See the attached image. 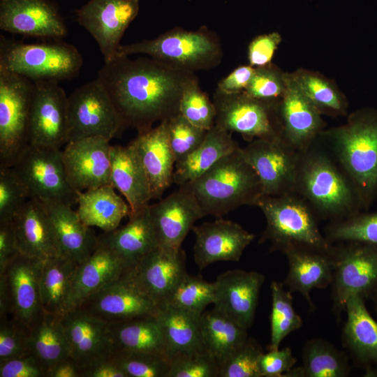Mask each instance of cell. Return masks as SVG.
I'll use <instances>...</instances> for the list:
<instances>
[{
    "mask_svg": "<svg viewBox=\"0 0 377 377\" xmlns=\"http://www.w3.org/2000/svg\"><path fill=\"white\" fill-rule=\"evenodd\" d=\"M109 326L113 353H144L168 357L163 333L156 314L110 323Z\"/></svg>",
    "mask_w": 377,
    "mask_h": 377,
    "instance_id": "cell-36",
    "label": "cell"
},
{
    "mask_svg": "<svg viewBox=\"0 0 377 377\" xmlns=\"http://www.w3.org/2000/svg\"><path fill=\"white\" fill-rule=\"evenodd\" d=\"M77 307L110 324L155 315L158 305L124 274L88 297Z\"/></svg>",
    "mask_w": 377,
    "mask_h": 377,
    "instance_id": "cell-21",
    "label": "cell"
},
{
    "mask_svg": "<svg viewBox=\"0 0 377 377\" xmlns=\"http://www.w3.org/2000/svg\"><path fill=\"white\" fill-rule=\"evenodd\" d=\"M149 209L158 246L168 249H181L195 222L205 216L195 197L182 186Z\"/></svg>",
    "mask_w": 377,
    "mask_h": 377,
    "instance_id": "cell-22",
    "label": "cell"
},
{
    "mask_svg": "<svg viewBox=\"0 0 377 377\" xmlns=\"http://www.w3.org/2000/svg\"><path fill=\"white\" fill-rule=\"evenodd\" d=\"M263 350L257 341L248 337L219 368V377H260L259 360Z\"/></svg>",
    "mask_w": 377,
    "mask_h": 377,
    "instance_id": "cell-51",
    "label": "cell"
},
{
    "mask_svg": "<svg viewBox=\"0 0 377 377\" xmlns=\"http://www.w3.org/2000/svg\"><path fill=\"white\" fill-rule=\"evenodd\" d=\"M192 230L194 260L200 269L219 261H238L255 237L239 224L223 219L193 226Z\"/></svg>",
    "mask_w": 377,
    "mask_h": 377,
    "instance_id": "cell-24",
    "label": "cell"
},
{
    "mask_svg": "<svg viewBox=\"0 0 377 377\" xmlns=\"http://www.w3.org/2000/svg\"><path fill=\"white\" fill-rule=\"evenodd\" d=\"M156 316L161 328L168 359L178 353L204 349L200 316L167 304L158 306Z\"/></svg>",
    "mask_w": 377,
    "mask_h": 377,
    "instance_id": "cell-38",
    "label": "cell"
},
{
    "mask_svg": "<svg viewBox=\"0 0 377 377\" xmlns=\"http://www.w3.org/2000/svg\"><path fill=\"white\" fill-rule=\"evenodd\" d=\"M110 141L97 135L66 144L61 158L67 181L73 190L84 191L110 184Z\"/></svg>",
    "mask_w": 377,
    "mask_h": 377,
    "instance_id": "cell-16",
    "label": "cell"
},
{
    "mask_svg": "<svg viewBox=\"0 0 377 377\" xmlns=\"http://www.w3.org/2000/svg\"><path fill=\"white\" fill-rule=\"evenodd\" d=\"M28 348L46 374L59 362L71 357L61 316L44 313L29 329Z\"/></svg>",
    "mask_w": 377,
    "mask_h": 377,
    "instance_id": "cell-40",
    "label": "cell"
},
{
    "mask_svg": "<svg viewBox=\"0 0 377 377\" xmlns=\"http://www.w3.org/2000/svg\"><path fill=\"white\" fill-rule=\"evenodd\" d=\"M325 236L331 244L357 242L377 247V212H360L332 221L326 228Z\"/></svg>",
    "mask_w": 377,
    "mask_h": 377,
    "instance_id": "cell-45",
    "label": "cell"
},
{
    "mask_svg": "<svg viewBox=\"0 0 377 377\" xmlns=\"http://www.w3.org/2000/svg\"><path fill=\"white\" fill-rule=\"evenodd\" d=\"M239 147L232 133L214 124L207 131L202 144L176 163L173 183L180 186L195 180L219 159Z\"/></svg>",
    "mask_w": 377,
    "mask_h": 377,
    "instance_id": "cell-35",
    "label": "cell"
},
{
    "mask_svg": "<svg viewBox=\"0 0 377 377\" xmlns=\"http://www.w3.org/2000/svg\"><path fill=\"white\" fill-rule=\"evenodd\" d=\"M283 253L288 263L283 285L290 292L302 294L310 308L315 309L311 291L314 288H325L332 282L334 265L330 250L320 251L306 248H291Z\"/></svg>",
    "mask_w": 377,
    "mask_h": 377,
    "instance_id": "cell-29",
    "label": "cell"
},
{
    "mask_svg": "<svg viewBox=\"0 0 377 377\" xmlns=\"http://www.w3.org/2000/svg\"><path fill=\"white\" fill-rule=\"evenodd\" d=\"M290 74L302 92L322 114L338 116L346 113V99L333 82L304 69Z\"/></svg>",
    "mask_w": 377,
    "mask_h": 377,
    "instance_id": "cell-42",
    "label": "cell"
},
{
    "mask_svg": "<svg viewBox=\"0 0 377 377\" xmlns=\"http://www.w3.org/2000/svg\"><path fill=\"white\" fill-rule=\"evenodd\" d=\"M28 199L27 189L13 167L0 168V221L12 220Z\"/></svg>",
    "mask_w": 377,
    "mask_h": 377,
    "instance_id": "cell-52",
    "label": "cell"
},
{
    "mask_svg": "<svg viewBox=\"0 0 377 377\" xmlns=\"http://www.w3.org/2000/svg\"><path fill=\"white\" fill-rule=\"evenodd\" d=\"M149 206L131 214L126 225L98 237V242L113 251L129 268L158 246Z\"/></svg>",
    "mask_w": 377,
    "mask_h": 377,
    "instance_id": "cell-32",
    "label": "cell"
},
{
    "mask_svg": "<svg viewBox=\"0 0 377 377\" xmlns=\"http://www.w3.org/2000/svg\"><path fill=\"white\" fill-rule=\"evenodd\" d=\"M29 329L12 318L0 320V363L29 354Z\"/></svg>",
    "mask_w": 377,
    "mask_h": 377,
    "instance_id": "cell-53",
    "label": "cell"
},
{
    "mask_svg": "<svg viewBox=\"0 0 377 377\" xmlns=\"http://www.w3.org/2000/svg\"><path fill=\"white\" fill-rule=\"evenodd\" d=\"M168 377H218L219 365L204 349L181 353L170 359Z\"/></svg>",
    "mask_w": 377,
    "mask_h": 377,
    "instance_id": "cell-50",
    "label": "cell"
},
{
    "mask_svg": "<svg viewBox=\"0 0 377 377\" xmlns=\"http://www.w3.org/2000/svg\"><path fill=\"white\" fill-rule=\"evenodd\" d=\"M19 253L13 221H0V274Z\"/></svg>",
    "mask_w": 377,
    "mask_h": 377,
    "instance_id": "cell-57",
    "label": "cell"
},
{
    "mask_svg": "<svg viewBox=\"0 0 377 377\" xmlns=\"http://www.w3.org/2000/svg\"><path fill=\"white\" fill-rule=\"evenodd\" d=\"M12 304L10 290L5 274H0V320L11 317Z\"/></svg>",
    "mask_w": 377,
    "mask_h": 377,
    "instance_id": "cell-61",
    "label": "cell"
},
{
    "mask_svg": "<svg viewBox=\"0 0 377 377\" xmlns=\"http://www.w3.org/2000/svg\"><path fill=\"white\" fill-rule=\"evenodd\" d=\"M296 358L290 348L269 350L264 352L259 360L260 377H283L294 367Z\"/></svg>",
    "mask_w": 377,
    "mask_h": 377,
    "instance_id": "cell-55",
    "label": "cell"
},
{
    "mask_svg": "<svg viewBox=\"0 0 377 377\" xmlns=\"http://www.w3.org/2000/svg\"><path fill=\"white\" fill-rule=\"evenodd\" d=\"M143 54L174 69L195 73L209 70L222 61L220 38L202 26L194 31L175 27L152 39L121 45L118 55Z\"/></svg>",
    "mask_w": 377,
    "mask_h": 377,
    "instance_id": "cell-5",
    "label": "cell"
},
{
    "mask_svg": "<svg viewBox=\"0 0 377 377\" xmlns=\"http://www.w3.org/2000/svg\"><path fill=\"white\" fill-rule=\"evenodd\" d=\"M346 322L343 341L354 360L364 369L377 366V322L360 295L350 297L346 304Z\"/></svg>",
    "mask_w": 377,
    "mask_h": 377,
    "instance_id": "cell-33",
    "label": "cell"
},
{
    "mask_svg": "<svg viewBox=\"0 0 377 377\" xmlns=\"http://www.w3.org/2000/svg\"><path fill=\"white\" fill-rule=\"evenodd\" d=\"M82 64L77 48L61 40L27 43L0 36V68L33 82L72 80Z\"/></svg>",
    "mask_w": 377,
    "mask_h": 377,
    "instance_id": "cell-7",
    "label": "cell"
},
{
    "mask_svg": "<svg viewBox=\"0 0 377 377\" xmlns=\"http://www.w3.org/2000/svg\"><path fill=\"white\" fill-rule=\"evenodd\" d=\"M214 300V282L209 283L199 275L186 273L163 304L200 316L205 308L213 304Z\"/></svg>",
    "mask_w": 377,
    "mask_h": 377,
    "instance_id": "cell-44",
    "label": "cell"
},
{
    "mask_svg": "<svg viewBox=\"0 0 377 377\" xmlns=\"http://www.w3.org/2000/svg\"><path fill=\"white\" fill-rule=\"evenodd\" d=\"M110 159V184L124 196L131 214L148 207L152 199L149 182L133 145H111Z\"/></svg>",
    "mask_w": 377,
    "mask_h": 377,
    "instance_id": "cell-30",
    "label": "cell"
},
{
    "mask_svg": "<svg viewBox=\"0 0 377 377\" xmlns=\"http://www.w3.org/2000/svg\"><path fill=\"white\" fill-rule=\"evenodd\" d=\"M179 114L193 124L207 131L215 124L214 103L201 89L195 73H188L184 80Z\"/></svg>",
    "mask_w": 377,
    "mask_h": 377,
    "instance_id": "cell-46",
    "label": "cell"
},
{
    "mask_svg": "<svg viewBox=\"0 0 377 377\" xmlns=\"http://www.w3.org/2000/svg\"><path fill=\"white\" fill-rule=\"evenodd\" d=\"M189 72L151 57L117 55L104 63L96 79L104 87L126 127L142 133L179 114L182 84Z\"/></svg>",
    "mask_w": 377,
    "mask_h": 377,
    "instance_id": "cell-1",
    "label": "cell"
},
{
    "mask_svg": "<svg viewBox=\"0 0 377 377\" xmlns=\"http://www.w3.org/2000/svg\"><path fill=\"white\" fill-rule=\"evenodd\" d=\"M43 263L19 253L4 273L11 299L10 318L28 329L44 313L40 292Z\"/></svg>",
    "mask_w": 377,
    "mask_h": 377,
    "instance_id": "cell-25",
    "label": "cell"
},
{
    "mask_svg": "<svg viewBox=\"0 0 377 377\" xmlns=\"http://www.w3.org/2000/svg\"><path fill=\"white\" fill-rule=\"evenodd\" d=\"M42 203L52 222L59 255L78 265L82 263L96 249L98 237L71 206L61 202Z\"/></svg>",
    "mask_w": 377,
    "mask_h": 377,
    "instance_id": "cell-31",
    "label": "cell"
},
{
    "mask_svg": "<svg viewBox=\"0 0 377 377\" xmlns=\"http://www.w3.org/2000/svg\"><path fill=\"white\" fill-rule=\"evenodd\" d=\"M281 36L276 31L258 35L249 44L247 59L254 68L272 64L276 50L281 42Z\"/></svg>",
    "mask_w": 377,
    "mask_h": 377,
    "instance_id": "cell-54",
    "label": "cell"
},
{
    "mask_svg": "<svg viewBox=\"0 0 377 377\" xmlns=\"http://www.w3.org/2000/svg\"><path fill=\"white\" fill-rule=\"evenodd\" d=\"M111 358L127 377H168L170 361L163 355L117 351Z\"/></svg>",
    "mask_w": 377,
    "mask_h": 377,
    "instance_id": "cell-47",
    "label": "cell"
},
{
    "mask_svg": "<svg viewBox=\"0 0 377 377\" xmlns=\"http://www.w3.org/2000/svg\"><path fill=\"white\" fill-rule=\"evenodd\" d=\"M241 151L256 172L263 195L279 196L296 193L301 153L283 138L255 139Z\"/></svg>",
    "mask_w": 377,
    "mask_h": 377,
    "instance_id": "cell-13",
    "label": "cell"
},
{
    "mask_svg": "<svg viewBox=\"0 0 377 377\" xmlns=\"http://www.w3.org/2000/svg\"><path fill=\"white\" fill-rule=\"evenodd\" d=\"M12 221L20 253L43 262L59 255L52 222L40 201L28 199Z\"/></svg>",
    "mask_w": 377,
    "mask_h": 377,
    "instance_id": "cell-26",
    "label": "cell"
},
{
    "mask_svg": "<svg viewBox=\"0 0 377 377\" xmlns=\"http://www.w3.org/2000/svg\"><path fill=\"white\" fill-rule=\"evenodd\" d=\"M135 147L149 182L152 199L159 198L173 183L176 159L163 121L131 142Z\"/></svg>",
    "mask_w": 377,
    "mask_h": 377,
    "instance_id": "cell-27",
    "label": "cell"
},
{
    "mask_svg": "<svg viewBox=\"0 0 377 377\" xmlns=\"http://www.w3.org/2000/svg\"><path fill=\"white\" fill-rule=\"evenodd\" d=\"M0 29L50 40H61L68 33L61 15L50 0H0Z\"/></svg>",
    "mask_w": 377,
    "mask_h": 377,
    "instance_id": "cell-17",
    "label": "cell"
},
{
    "mask_svg": "<svg viewBox=\"0 0 377 377\" xmlns=\"http://www.w3.org/2000/svg\"><path fill=\"white\" fill-rule=\"evenodd\" d=\"M78 264L59 255L43 261L40 292L44 313L59 316L67 311L72 281Z\"/></svg>",
    "mask_w": 377,
    "mask_h": 377,
    "instance_id": "cell-39",
    "label": "cell"
},
{
    "mask_svg": "<svg viewBox=\"0 0 377 377\" xmlns=\"http://www.w3.org/2000/svg\"><path fill=\"white\" fill-rule=\"evenodd\" d=\"M169 141L176 163L195 150L203 142L207 130L200 128L181 114L166 120Z\"/></svg>",
    "mask_w": 377,
    "mask_h": 377,
    "instance_id": "cell-48",
    "label": "cell"
},
{
    "mask_svg": "<svg viewBox=\"0 0 377 377\" xmlns=\"http://www.w3.org/2000/svg\"><path fill=\"white\" fill-rule=\"evenodd\" d=\"M264 281V275L256 272L233 269L220 274L214 282V309L248 329Z\"/></svg>",
    "mask_w": 377,
    "mask_h": 377,
    "instance_id": "cell-23",
    "label": "cell"
},
{
    "mask_svg": "<svg viewBox=\"0 0 377 377\" xmlns=\"http://www.w3.org/2000/svg\"><path fill=\"white\" fill-rule=\"evenodd\" d=\"M186 273V255L182 248L157 246L128 268L125 276L159 306Z\"/></svg>",
    "mask_w": 377,
    "mask_h": 377,
    "instance_id": "cell-19",
    "label": "cell"
},
{
    "mask_svg": "<svg viewBox=\"0 0 377 377\" xmlns=\"http://www.w3.org/2000/svg\"><path fill=\"white\" fill-rule=\"evenodd\" d=\"M369 300L372 301L374 309L376 311V313H377V288L372 293Z\"/></svg>",
    "mask_w": 377,
    "mask_h": 377,
    "instance_id": "cell-63",
    "label": "cell"
},
{
    "mask_svg": "<svg viewBox=\"0 0 377 377\" xmlns=\"http://www.w3.org/2000/svg\"><path fill=\"white\" fill-rule=\"evenodd\" d=\"M255 68L251 65H241L235 68L217 84L216 90L232 94L244 91L253 75Z\"/></svg>",
    "mask_w": 377,
    "mask_h": 377,
    "instance_id": "cell-58",
    "label": "cell"
},
{
    "mask_svg": "<svg viewBox=\"0 0 377 377\" xmlns=\"http://www.w3.org/2000/svg\"><path fill=\"white\" fill-rule=\"evenodd\" d=\"M34 87L31 80L0 68V168L12 167L29 145Z\"/></svg>",
    "mask_w": 377,
    "mask_h": 377,
    "instance_id": "cell-8",
    "label": "cell"
},
{
    "mask_svg": "<svg viewBox=\"0 0 377 377\" xmlns=\"http://www.w3.org/2000/svg\"><path fill=\"white\" fill-rule=\"evenodd\" d=\"M215 125L240 134L249 142L255 139L283 138L278 103L256 99L244 91L224 94L216 89L212 100Z\"/></svg>",
    "mask_w": 377,
    "mask_h": 377,
    "instance_id": "cell-12",
    "label": "cell"
},
{
    "mask_svg": "<svg viewBox=\"0 0 377 377\" xmlns=\"http://www.w3.org/2000/svg\"><path fill=\"white\" fill-rule=\"evenodd\" d=\"M196 199L205 216L221 217L243 205H257L261 182L241 147L219 159L195 180L180 186Z\"/></svg>",
    "mask_w": 377,
    "mask_h": 377,
    "instance_id": "cell-3",
    "label": "cell"
},
{
    "mask_svg": "<svg viewBox=\"0 0 377 377\" xmlns=\"http://www.w3.org/2000/svg\"><path fill=\"white\" fill-rule=\"evenodd\" d=\"M46 377H81V368L71 356L57 363Z\"/></svg>",
    "mask_w": 377,
    "mask_h": 377,
    "instance_id": "cell-60",
    "label": "cell"
},
{
    "mask_svg": "<svg viewBox=\"0 0 377 377\" xmlns=\"http://www.w3.org/2000/svg\"><path fill=\"white\" fill-rule=\"evenodd\" d=\"M332 311L339 319L348 300L354 295L369 299L377 288V247L357 242L332 246Z\"/></svg>",
    "mask_w": 377,
    "mask_h": 377,
    "instance_id": "cell-9",
    "label": "cell"
},
{
    "mask_svg": "<svg viewBox=\"0 0 377 377\" xmlns=\"http://www.w3.org/2000/svg\"><path fill=\"white\" fill-rule=\"evenodd\" d=\"M364 376H377V366L366 368Z\"/></svg>",
    "mask_w": 377,
    "mask_h": 377,
    "instance_id": "cell-62",
    "label": "cell"
},
{
    "mask_svg": "<svg viewBox=\"0 0 377 377\" xmlns=\"http://www.w3.org/2000/svg\"><path fill=\"white\" fill-rule=\"evenodd\" d=\"M272 311L270 314V343L269 350L278 349L283 339L302 325V318L293 304L292 292L284 288L283 283L272 281L270 284Z\"/></svg>",
    "mask_w": 377,
    "mask_h": 377,
    "instance_id": "cell-43",
    "label": "cell"
},
{
    "mask_svg": "<svg viewBox=\"0 0 377 377\" xmlns=\"http://www.w3.org/2000/svg\"><path fill=\"white\" fill-rule=\"evenodd\" d=\"M12 167L29 198L71 207L77 204V193L67 181L60 149L29 144Z\"/></svg>",
    "mask_w": 377,
    "mask_h": 377,
    "instance_id": "cell-11",
    "label": "cell"
},
{
    "mask_svg": "<svg viewBox=\"0 0 377 377\" xmlns=\"http://www.w3.org/2000/svg\"><path fill=\"white\" fill-rule=\"evenodd\" d=\"M339 166L353 184L362 209L377 198V110L366 108L353 113L347 122L323 131Z\"/></svg>",
    "mask_w": 377,
    "mask_h": 377,
    "instance_id": "cell-2",
    "label": "cell"
},
{
    "mask_svg": "<svg viewBox=\"0 0 377 377\" xmlns=\"http://www.w3.org/2000/svg\"><path fill=\"white\" fill-rule=\"evenodd\" d=\"M128 268L123 259L98 241L94 252L77 267L67 311L77 307L88 297L121 278Z\"/></svg>",
    "mask_w": 377,
    "mask_h": 377,
    "instance_id": "cell-28",
    "label": "cell"
},
{
    "mask_svg": "<svg viewBox=\"0 0 377 377\" xmlns=\"http://www.w3.org/2000/svg\"><path fill=\"white\" fill-rule=\"evenodd\" d=\"M139 8V0H89L76 10V21L94 38L104 63L118 55L123 35Z\"/></svg>",
    "mask_w": 377,
    "mask_h": 377,
    "instance_id": "cell-14",
    "label": "cell"
},
{
    "mask_svg": "<svg viewBox=\"0 0 377 377\" xmlns=\"http://www.w3.org/2000/svg\"><path fill=\"white\" fill-rule=\"evenodd\" d=\"M0 377H45V372L29 353L0 363Z\"/></svg>",
    "mask_w": 377,
    "mask_h": 377,
    "instance_id": "cell-56",
    "label": "cell"
},
{
    "mask_svg": "<svg viewBox=\"0 0 377 377\" xmlns=\"http://www.w3.org/2000/svg\"><path fill=\"white\" fill-rule=\"evenodd\" d=\"M111 184L77 191L76 210L81 221L89 227H98L104 232L117 228L122 219L129 216L131 209Z\"/></svg>",
    "mask_w": 377,
    "mask_h": 377,
    "instance_id": "cell-34",
    "label": "cell"
},
{
    "mask_svg": "<svg viewBox=\"0 0 377 377\" xmlns=\"http://www.w3.org/2000/svg\"><path fill=\"white\" fill-rule=\"evenodd\" d=\"M30 108L29 144L60 149L67 143V101L55 81L34 82Z\"/></svg>",
    "mask_w": 377,
    "mask_h": 377,
    "instance_id": "cell-15",
    "label": "cell"
},
{
    "mask_svg": "<svg viewBox=\"0 0 377 377\" xmlns=\"http://www.w3.org/2000/svg\"><path fill=\"white\" fill-rule=\"evenodd\" d=\"M296 193L316 215L332 221L347 218L362 209L350 179L323 150L312 148L301 153Z\"/></svg>",
    "mask_w": 377,
    "mask_h": 377,
    "instance_id": "cell-4",
    "label": "cell"
},
{
    "mask_svg": "<svg viewBox=\"0 0 377 377\" xmlns=\"http://www.w3.org/2000/svg\"><path fill=\"white\" fill-rule=\"evenodd\" d=\"M126 128L109 94L95 79L74 90L67 101V142L91 136L108 140Z\"/></svg>",
    "mask_w": 377,
    "mask_h": 377,
    "instance_id": "cell-10",
    "label": "cell"
},
{
    "mask_svg": "<svg viewBox=\"0 0 377 377\" xmlns=\"http://www.w3.org/2000/svg\"><path fill=\"white\" fill-rule=\"evenodd\" d=\"M71 357L82 369L110 359L113 344L109 323L77 307L61 316Z\"/></svg>",
    "mask_w": 377,
    "mask_h": 377,
    "instance_id": "cell-18",
    "label": "cell"
},
{
    "mask_svg": "<svg viewBox=\"0 0 377 377\" xmlns=\"http://www.w3.org/2000/svg\"><path fill=\"white\" fill-rule=\"evenodd\" d=\"M283 139L300 153L307 151L323 131L322 114L300 89L290 73L277 105Z\"/></svg>",
    "mask_w": 377,
    "mask_h": 377,
    "instance_id": "cell-20",
    "label": "cell"
},
{
    "mask_svg": "<svg viewBox=\"0 0 377 377\" xmlns=\"http://www.w3.org/2000/svg\"><path fill=\"white\" fill-rule=\"evenodd\" d=\"M286 75L272 63L255 68L253 75L246 89L249 96L269 103H278L286 89Z\"/></svg>",
    "mask_w": 377,
    "mask_h": 377,
    "instance_id": "cell-49",
    "label": "cell"
},
{
    "mask_svg": "<svg viewBox=\"0 0 377 377\" xmlns=\"http://www.w3.org/2000/svg\"><path fill=\"white\" fill-rule=\"evenodd\" d=\"M266 227L259 242H269L272 251L306 248L329 251L331 244L320 232L316 214L298 193L279 196L263 195L257 205Z\"/></svg>",
    "mask_w": 377,
    "mask_h": 377,
    "instance_id": "cell-6",
    "label": "cell"
},
{
    "mask_svg": "<svg viewBox=\"0 0 377 377\" xmlns=\"http://www.w3.org/2000/svg\"><path fill=\"white\" fill-rule=\"evenodd\" d=\"M302 357V366L291 368L284 377H346L350 374L346 354L324 339L307 341Z\"/></svg>",
    "mask_w": 377,
    "mask_h": 377,
    "instance_id": "cell-41",
    "label": "cell"
},
{
    "mask_svg": "<svg viewBox=\"0 0 377 377\" xmlns=\"http://www.w3.org/2000/svg\"><path fill=\"white\" fill-rule=\"evenodd\" d=\"M81 377H127L110 357L81 370Z\"/></svg>",
    "mask_w": 377,
    "mask_h": 377,
    "instance_id": "cell-59",
    "label": "cell"
},
{
    "mask_svg": "<svg viewBox=\"0 0 377 377\" xmlns=\"http://www.w3.org/2000/svg\"><path fill=\"white\" fill-rule=\"evenodd\" d=\"M200 325L203 348L219 368L248 339L247 329L214 308L201 314Z\"/></svg>",
    "mask_w": 377,
    "mask_h": 377,
    "instance_id": "cell-37",
    "label": "cell"
}]
</instances>
